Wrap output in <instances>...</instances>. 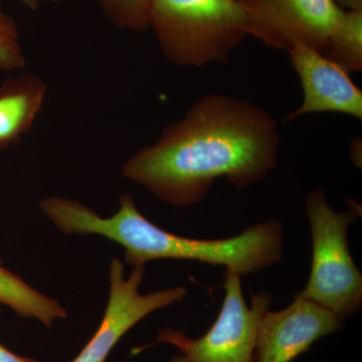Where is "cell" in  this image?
<instances>
[{
	"label": "cell",
	"instance_id": "1",
	"mask_svg": "<svg viewBox=\"0 0 362 362\" xmlns=\"http://www.w3.org/2000/svg\"><path fill=\"white\" fill-rule=\"evenodd\" d=\"M280 143L268 111L247 100L204 95L156 143L132 154L122 173L161 201L194 206L218 178L237 188L265 180L277 164Z\"/></svg>",
	"mask_w": 362,
	"mask_h": 362
},
{
	"label": "cell",
	"instance_id": "2",
	"mask_svg": "<svg viewBox=\"0 0 362 362\" xmlns=\"http://www.w3.org/2000/svg\"><path fill=\"white\" fill-rule=\"evenodd\" d=\"M119 204L114 216L103 218L70 199L59 209V228L69 235H98L118 243L125 249L126 263L134 267L156 259H187L223 266L242 276L264 270L282 259L284 235L279 221L247 226L226 239H192L162 230L147 220L129 194L121 195Z\"/></svg>",
	"mask_w": 362,
	"mask_h": 362
},
{
	"label": "cell",
	"instance_id": "3",
	"mask_svg": "<svg viewBox=\"0 0 362 362\" xmlns=\"http://www.w3.org/2000/svg\"><path fill=\"white\" fill-rule=\"evenodd\" d=\"M150 28L170 63L195 68L226 63L249 35L239 0H152Z\"/></svg>",
	"mask_w": 362,
	"mask_h": 362
},
{
	"label": "cell",
	"instance_id": "4",
	"mask_svg": "<svg viewBox=\"0 0 362 362\" xmlns=\"http://www.w3.org/2000/svg\"><path fill=\"white\" fill-rule=\"evenodd\" d=\"M361 213L354 202H349L344 213L334 211L321 188L312 190L307 197L311 270L306 286L296 296L320 305L344 321L362 307V275L349 245L350 226Z\"/></svg>",
	"mask_w": 362,
	"mask_h": 362
},
{
	"label": "cell",
	"instance_id": "5",
	"mask_svg": "<svg viewBox=\"0 0 362 362\" xmlns=\"http://www.w3.org/2000/svg\"><path fill=\"white\" fill-rule=\"evenodd\" d=\"M223 287L226 291L223 306L206 334L189 338L181 331L163 328L156 341L136 352L166 343L180 349L187 362H254L259 320L270 309L271 295L265 291L252 295L249 306L243 295L240 276L228 270Z\"/></svg>",
	"mask_w": 362,
	"mask_h": 362
},
{
	"label": "cell",
	"instance_id": "6",
	"mask_svg": "<svg viewBox=\"0 0 362 362\" xmlns=\"http://www.w3.org/2000/svg\"><path fill=\"white\" fill-rule=\"evenodd\" d=\"M249 35L271 49L300 44L323 54L343 9L335 0H239Z\"/></svg>",
	"mask_w": 362,
	"mask_h": 362
},
{
	"label": "cell",
	"instance_id": "7",
	"mask_svg": "<svg viewBox=\"0 0 362 362\" xmlns=\"http://www.w3.org/2000/svg\"><path fill=\"white\" fill-rule=\"evenodd\" d=\"M144 265L135 266L125 278L122 262L113 259L110 265V296L102 322L71 362H105L117 343L144 317L158 309L177 303L187 296V288L175 287L142 295L139 293Z\"/></svg>",
	"mask_w": 362,
	"mask_h": 362
},
{
	"label": "cell",
	"instance_id": "8",
	"mask_svg": "<svg viewBox=\"0 0 362 362\" xmlns=\"http://www.w3.org/2000/svg\"><path fill=\"white\" fill-rule=\"evenodd\" d=\"M344 320L310 300L295 296L280 311L261 317L254 362H292L321 338L341 330Z\"/></svg>",
	"mask_w": 362,
	"mask_h": 362
},
{
	"label": "cell",
	"instance_id": "9",
	"mask_svg": "<svg viewBox=\"0 0 362 362\" xmlns=\"http://www.w3.org/2000/svg\"><path fill=\"white\" fill-rule=\"evenodd\" d=\"M303 89V101L285 121L311 113H340L362 119V92L349 74L320 52L297 44L288 49Z\"/></svg>",
	"mask_w": 362,
	"mask_h": 362
},
{
	"label": "cell",
	"instance_id": "10",
	"mask_svg": "<svg viewBox=\"0 0 362 362\" xmlns=\"http://www.w3.org/2000/svg\"><path fill=\"white\" fill-rule=\"evenodd\" d=\"M47 94L44 81L30 74L7 78L0 87V148L32 130Z\"/></svg>",
	"mask_w": 362,
	"mask_h": 362
},
{
	"label": "cell",
	"instance_id": "11",
	"mask_svg": "<svg viewBox=\"0 0 362 362\" xmlns=\"http://www.w3.org/2000/svg\"><path fill=\"white\" fill-rule=\"evenodd\" d=\"M0 304L11 307L23 318H35L47 327L68 312L54 300L40 294L18 275L0 266Z\"/></svg>",
	"mask_w": 362,
	"mask_h": 362
},
{
	"label": "cell",
	"instance_id": "12",
	"mask_svg": "<svg viewBox=\"0 0 362 362\" xmlns=\"http://www.w3.org/2000/svg\"><path fill=\"white\" fill-rule=\"evenodd\" d=\"M322 54L349 74L362 71V11H344Z\"/></svg>",
	"mask_w": 362,
	"mask_h": 362
},
{
	"label": "cell",
	"instance_id": "13",
	"mask_svg": "<svg viewBox=\"0 0 362 362\" xmlns=\"http://www.w3.org/2000/svg\"><path fill=\"white\" fill-rule=\"evenodd\" d=\"M117 28L142 33L150 30L152 0H97Z\"/></svg>",
	"mask_w": 362,
	"mask_h": 362
},
{
	"label": "cell",
	"instance_id": "14",
	"mask_svg": "<svg viewBox=\"0 0 362 362\" xmlns=\"http://www.w3.org/2000/svg\"><path fill=\"white\" fill-rule=\"evenodd\" d=\"M25 64L16 21L0 7V71L18 70Z\"/></svg>",
	"mask_w": 362,
	"mask_h": 362
},
{
	"label": "cell",
	"instance_id": "15",
	"mask_svg": "<svg viewBox=\"0 0 362 362\" xmlns=\"http://www.w3.org/2000/svg\"><path fill=\"white\" fill-rule=\"evenodd\" d=\"M0 362H37L35 359L28 358V357H23L18 356V354H13V352L9 351L6 347L0 343Z\"/></svg>",
	"mask_w": 362,
	"mask_h": 362
},
{
	"label": "cell",
	"instance_id": "16",
	"mask_svg": "<svg viewBox=\"0 0 362 362\" xmlns=\"http://www.w3.org/2000/svg\"><path fill=\"white\" fill-rule=\"evenodd\" d=\"M343 9L362 11V0H335Z\"/></svg>",
	"mask_w": 362,
	"mask_h": 362
},
{
	"label": "cell",
	"instance_id": "17",
	"mask_svg": "<svg viewBox=\"0 0 362 362\" xmlns=\"http://www.w3.org/2000/svg\"><path fill=\"white\" fill-rule=\"evenodd\" d=\"M23 4L28 8L33 9V11H35V9L39 8L42 4H57L59 0H21Z\"/></svg>",
	"mask_w": 362,
	"mask_h": 362
},
{
	"label": "cell",
	"instance_id": "18",
	"mask_svg": "<svg viewBox=\"0 0 362 362\" xmlns=\"http://www.w3.org/2000/svg\"><path fill=\"white\" fill-rule=\"evenodd\" d=\"M170 362H187V359L185 358V356H182V354H178V356L173 357V358L171 359Z\"/></svg>",
	"mask_w": 362,
	"mask_h": 362
}]
</instances>
